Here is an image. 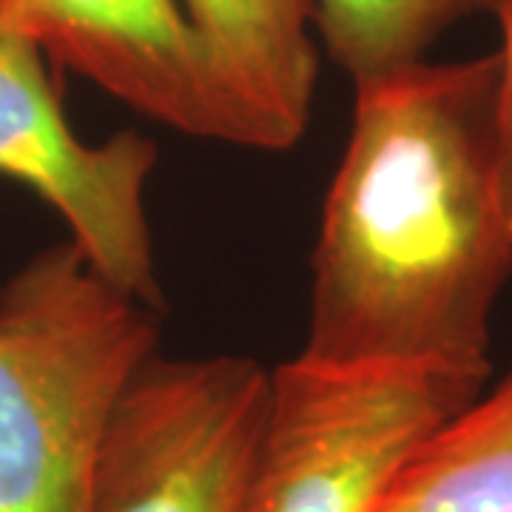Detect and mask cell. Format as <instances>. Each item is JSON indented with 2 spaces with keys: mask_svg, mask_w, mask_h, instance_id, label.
Listing matches in <instances>:
<instances>
[{
  "mask_svg": "<svg viewBox=\"0 0 512 512\" xmlns=\"http://www.w3.org/2000/svg\"><path fill=\"white\" fill-rule=\"evenodd\" d=\"M311 256L299 356L490 367L512 228L498 205V55L353 86Z\"/></svg>",
  "mask_w": 512,
  "mask_h": 512,
  "instance_id": "cell-1",
  "label": "cell"
},
{
  "mask_svg": "<svg viewBox=\"0 0 512 512\" xmlns=\"http://www.w3.org/2000/svg\"><path fill=\"white\" fill-rule=\"evenodd\" d=\"M157 353V311L72 242L35 254L0 288V512H94L109 421Z\"/></svg>",
  "mask_w": 512,
  "mask_h": 512,
  "instance_id": "cell-2",
  "label": "cell"
},
{
  "mask_svg": "<svg viewBox=\"0 0 512 512\" xmlns=\"http://www.w3.org/2000/svg\"><path fill=\"white\" fill-rule=\"evenodd\" d=\"M487 376L447 362L279 365L239 512H379L407 461Z\"/></svg>",
  "mask_w": 512,
  "mask_h": 512,
  "instance_id": "cell-3",
  "label": "cell"
},
{
  "mask_svg": "<svg viewBox=\"0 0 512 512\" xmlns=\"http://www.w3.org/2000/svg\"><path fill=\"white\" fill-rule=\"evenodd\" d=\"M268 396L251 356L151 353L111 413L94 512H239Z\"/></svg>",
  "mask_w": 512,
  "mask_h": 512,
  "instance_id": "cell-4",
  "label": "cell"
},
{
  "mask_svg": "<svg viewBox=\"0 0 512 512\" xmlns=\"http://www.w3.org/2000/svg\"><path fill=\"white\" fill-rule=\"evenodd\" d=\"M46 55L0 9V177L26 185L69 228V242L111 288L163 311L146 188L157 146L126 128L103 143L74 134Z\"/></svg>",
  "mask_w": 512,
  "mask_h": 512,
  "instance_id": "cell-5",
  "label": "cell"
},
{
  "mask_svg": "<svg viewBox=\"0 0 512 512\" xmlns=\"http://www.w3.org/2000/svg\"><path fill=\"white\" fill-rule=\"evenodd\" d=\"M46 60L188 137L274 151L177 0H0Z\"/></svg>",
  "mask_w": 512,
  "mask_h": 512,
  "instance_id": "cell-6",
  "label": "cell"
},
{
  "mask_svg": "<svg viewBox=\"0 0 512 512\" xmlns=\"http://www.w3.org/2000/svg\"><path fill=\"white\" fill-rule=\"evenodd\" d=\"M239 100L268 128L274 151L311 123L319 77L313 0H177Z\"/></svg>",
  "mask_w": 512,
  "mask_h": 512,
  "instance_id": "cell-7",
  "label": "cell"
},
{
  "mask_svg": "<svg viewBox=\"0 0 512 512\" xmlns=\"http://www.w3.org/2000/svg\"><path fill=\"white\" fill-rule=\"evenodd\" d=\"M379 512H512V370L421 444Z\"/></svg>",
  "mask_w": 512,
  "mask_h": 512,
  "instance_id": "cell-8",
  "label": "cell"
},
{
  "mask_svg": "<svg viewBox=\"0 0 512 512\" xmlns=\"http://www.w3.org/2000/svg\"><path fill=\"white\" fill-rule=\"evenodd\" d=\"M501 0H313L330 60L359 86L427 60L441 35Z\"/></svg>",
  "mask_w": 512,
  "mask_h": 512,
  "instance_id": "cell-9",
  "label": "cell"
},
{
  "mask_svg": "<svg viewBox=\"0 0 512 512\" xmlns=\"http://www.w3.org/2000/svg\"><path fill=\"white\" fill-rule=\"evenodd\" d=\"M501 26L498 55V205L512 228V0L493 12Z\"/></svg>",
  "mask_w": 512,
  "mask_h": 512,
  "instance_id": "cell-10",
  "label": "cell"
}]
</instances>
